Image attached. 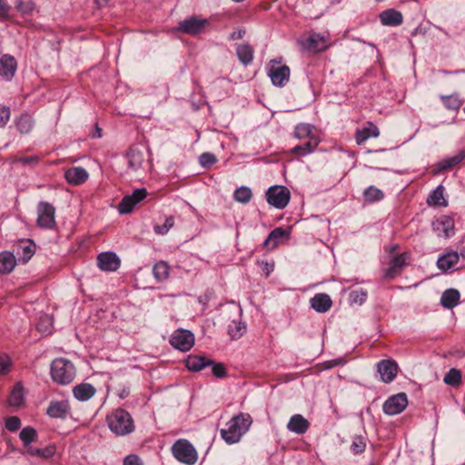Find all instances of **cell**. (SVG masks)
Instances as JSON below:
<instances>
[{"label": "cell", "instance_id": "1", "mask_svg": "<svg viewBox=\"0 0 465 465\" xmlns=\"http://www.w3.org/2000/svg\"><path fill=\"white\" fill-rule=\"evenodd\" d=\"M251 424L252 418L246 413H241L234 417L221 431L223 439L229 445L236 444L249 430Z\"/></svg>", "mask_w": 465, "mask_h": 465}, {"label": "cell", "instance_id": "2", "mask_svg": "<svg viewBox=\"0 0 465 465\" xmlns=\"http://www.w3.org/2000/svg\"><path fill=\"white\" fill-rule=\"evenodd\" d=\"M106 423L109 429L118 435L131 433L135 429V424L131 415L123 409L112 411L106 416Z\"/></svg>", "mask_w": 465, "mask_h": 465}, {"label": "cell", "instance_id": "3", "mask_svg": "<svg viewBox=\"0 0 465 465\" xmlns=\"http://www.w3.org/2000/svg\"><path fill=\"white\" fill-rule=\"evenodd\" d=\"M51 376L55 382L59 384H69L76 377V367L68 359L57 358L51 363Z\"/></svg>", "mask_w": 465, "mask_h": 465}, {"label": "cell", "instance_id": "4", "mask_svg": "<svg viewBox=\"0 0 465 465\" xmlns=\"http://www.w3.org/2000/svg\"><path fill=\"white\" fill-rule=\"evenodd\" d=\"M172 451L174 458L183 464L194 465L197 461L198 454L194 446L187 440L177 441L172 447Z\"/></svg>", "mask_w": 465, "mask_h": 465}, {"label": "cell", "instance_id": "5", "mask_svg": "<svg viewBox=\"0 0 465 465\" xmlns=\"http://www.w3.org/2000/svg\"><path fill=\"white\" fill-rule=\"evenodd\" d=\"M267 74L276 86L283 87L289 80L290 70L280 59H275L268 64Z\"/></svg>", "mask_w": 465, "mask_h": 465}, {"label": "cell", "instance_id": "6", "mask_svg": "<svg viewBox=\"0 0 465 465\" xmlns=\"http://www.w3.org/2000/svg\"><path fill=\"white\" fill-rule=\"evenodd\" d=\"M291 197L290 191L282 186H276L269 188L266 193L268 203L276 208H285Z\"/></svg>", "mask_w": 465, "mask_h": 465}, {"label": "cell", "instance_id": "7", "mask_svg": "<svg viewBox=\"0 0 465 465\" xmlns=\"http://www.w3.org/2000/svg\"><path fill=\"white\" fill-rule=\"evenodd\" d=\"M35 252V243L30 239L19 240L13 246V254L21 264H27L34 256Z\"/></svg>", "mask_w": 465, "mask_h": 465}, {"label": "cell", "instance_id": "8", "mask_svg": "<svg viewBox=\"0 0 465 465\" xmlns=\"http://www.w3.org/2000/svg\"><path fill=\"white\" fill-rule=\"evenodd\" d=\"M170 344L177 350L188 352L194 346V334L188 330L178 329L172 333L170 337Z\"/></svg>", "mask_w": 465, "mask_h": 465}, {"label": "cell", "instance_id": "9", "mask_svg": "<svg viewBox=\"0 0 465 465\" xmlns=\"http://www.w3.org/2000/svg\"><path fill=\"white\" fill-rule=\"evenodd\" d=\"M37 224L39 226L49 229L55 226V208L49 203L42 202L39 204Z\"/></svg>", "mask_w": 465, "mask_h": 465}, {"label": "cell", "instance_id": "10", "mask_svg": "<svg viewBox=\"0 0 465 465\" xmlns=\"http://www.w3.org/2000/svg\"><path fill=\"white\" fill-rule=\"evenodd\" d=\"M432 228L438 236L444 237L445 239L453 236L455 231L452 219L446 215H442L435 218L432 223Z\"/></svg>", "mask_w": 465, "mask_h": 465}, {"label": "cell", "instance_id": "11", "mask_svg": "<svg viewBox=\"0 0 465 465\" xmlns=\"http://www.w3.org/2000/svg\"><path fill=\"white\" fill-rule=\"evenodd\" d=\"M408 405L407 396L404 394H398L390 397L383 404V411L390 415L398 414L406 409Z\"/></svg>", "mask_w": 465, "mask_h": 465}, {"label": "cell", "instance_id": "12", "mask_svg": "<svg viewBox=\"0 0 465 465\" xmlns=\"http://www.w3.org/2000/svg\"><path fill=\"white\" fill-rule=\"evenodd\" d=\"M398 368L396 362L390 360L380 362L376 366V375L382 382H392L397 375Z\"/></svg>", "mask_w": 465, "mask_h": 465}, {"label": "cell", "instance_id": "13", "mask_svg": "<svg viewBox=\"0 0 465 465\" xmlns=\"http://www.w3.org/2000/svg\"><path fill=\"white\" fill-rule=\"evenodd\" d=\"M97 266L103 271H117L121 266V260L114 253H102L97 257Z\"/></svg>", "mask_w": 465, "mask_h": 465}, {"label": "cell", "instance_id": "14", "mask_svg": "<svg viewBox=\"0 0 465 465\" xmlns=\"http://www.w3.org/2000/svg\"><path fill=\"white\" fill-rule=\"evenodd\" d=\"M17 70V61L14 56L6 54L1 58V75L6 80H11Z\"/></svg>", "mask_w": 465, "mask_h": 465}, {"label": "cell", "instance_id": "15", "mask_svg": "<svg viewBox=\"0 0 465 465\" xmlns=\"http://www.w3.org/2000/svg\"><path fill=\"white\" fill-rule=\"evenodd\" d=\"M65 177L70 185L80 186L87 180L88 174L81 167H73V168H70L69 171H67Z\"/></svg>", "mask_w": 465, "mask_h": 465}, {"label": "cell", "instance_id": "16", "mask_svg": "<svg viewBox=\"0 0 465 465\" xmlns=\"http://www.w3.org/2000/svg\"><path fill=\"white\" fill-rule=\"evenodd\" d=\"M312 308L319 312H326L331 308L332 300L326 293H318L311 299Z\"/></svg>", "mask_w": 465, "mask_h": 465}, {"label": "cell", "instance_id": "17", "mask_svg": "<svg viewBox=\"0 0 465 465\" xmlns=\"http://www.w3.org/2000/svg\"><path fill=\"white\" fill-rule=\"evenodd\" d=\"M381 22L384 26H391V27H396L402 24L403 22V16L396 11L395 9H388L383 11L381 16H380Z\"/></svg>", "mask_w": 465, "mask_h": 465}, {"label": "cell", "instance_id": "18", "mask_svg": "<svg viewBox=\"0 0 465 465\" xmlns=\"http://www.w3.org/2000/svg\"><path fill=\"white\" fill-rule=\"evenodd\" d=\"M17 258L15 257L14 254L4 251L0 255V271L2 274H9L13 271L16 264H17Z\"/></svg>", "mask_w": 465, "mask_h": 465}, {"label": "cell", "instance_id": "19", "mask_svg": "<svg viewBox=\"0 0 465 465\" xmlns=\"http://www.w3.org/2000/svg\"><path fill=\"white\" fill-rule=\"evenodd\" d=\"M69 412V404L65 401L52 402L48 409V413L54 418H64Z\"/></svg>", "mask_w": 465, "mask_h": 465}, {"label": "cell", "instance_id": "20", "mask_svg": "<svg viewBox=\"0 0 465 465\" xmlns=\"http://www.w3.org/2000/svg\"><path fill=\"white\" fill-rule=\"evenodd\" d=\"M74 396L77 398L78 401H87L96 394V389L94 388L90 384L87 383H82L76 386L73 390Z\"/></svg>", "mask_w": 465, "mask_h": 465}, {"label": "cell", "instance_id": "21", "mask_svg": "<svg viewBox=\"0 0 465 465\" xmlns=\"http://www.w3.org/2000/svg\"><path fill=\"white\" fill-rule=\"evenodd\" d=\"M459 262V256L455 252L448 253L441 257L438 261V267L442 271H448L454 267Z\"/></svg>", "mask_w": 465, "mask_h": 465}, {"label": "cell", "instance_id": "22", "mask_svg": "<svg viewBox=\"0 0 465 465\" xmlns=\"http://www.w3.org/2000/svg\"><path fill=\"white\" fill-rule=\"evenodd\" d=\"M308 427H309L308 421L306 420L305 417H303L300 414H296V415H293L292 417L291 420L288 424V429L292 431L296 432V433L306 432L308 429Z\"/></svg>", "mask_w": 465, "mask_h": 465}, {"label": "cell", "instance_id": "23", "mask_svg": "<svg viewBox=\"0 0 465 465\" xmlns=\"http://www.w3.org/2000/svg\"><path fill=\"white\" fill-rule=\"evenodd\" d=\"M428 204L433 207H445L447 206V198L445 189L443 187H439L437 189L433 190L428 197Z\"/></svg>", "mask_w": 465, "mask_h": 465}, {"label": "cell", "instance_id": "24", "mask_svg": "<svg viewBox=\"0 0 465 465\" xmlns=\"http://www.w3.org/2000/svg\"><path fill=\"white\" fill-rule=\"evenodd\" d=\"M212 361L209 360L207 358L204 356H198V355H192L188 357L187 360V367L191 371H200L202 369L206 368L207 365L211 364Z\"/></svg>", "mask_w": 465, "mask_h": 465}, {"label": "cell", "instance_id": "25", "mask_svg": "<svg viewBox=\"0 0 465 465\" xmlns=\"http://www.w3.org/2000/svg\"><path fill=\"white\" fill-rule=\"evenodd\" d=\"M378 135H379L378 128L373 124H367L363 128H362L361 130L357 132L356 141L358 144H362L367 139L378 137Z\"/></svg>", "mask_w": 465, "mask_h": 465}, {"label": "cell", "instance_id": "26", "mask_svg": "<svg viewBox=\"0 0 465 465\" xmlns=\"http://www.w3.org/2000/svg\"><path fill=\"white\" fill-rule=\"evenodd\" d=\"M205 26V21L199 19H191L186 21L182 24L180 30L188 34H197L202 30Z\"/></svg>", "mask_w": 465, "mask_h": 465}, {"label": "cell", "instance_id": "27", "mask_svg": "<svg viewBox=\"0 0 465 465\" xmlns=\"http://www.w3.org/2000/svg\"><path fill=\"white\" fill-rule=\"evenodd\" d=\"M460 300V293L455 289H449L445 291L442 296V305L446 308L454 307L458 304Z\"/></svg>", "mask_w": 465, "mask_h": 465}, {"label": "cell", "instance_id": "28", "mask_svg": "<svg viewBox=\"0 0 465 465\" xmlns=\"http://www.w3.org/2000/svg\"><path fill=\"white\" fill-rule=\"evenodd\" d=\"M24 395H25L24 394V387H23L22 384L18 383L12 390V392L9 396V398H8V402L11 405L19 406L24 402Z\"/></svg>", "mask_w": 465, "mask_h": 465}, {"label": "cell", "instance_id": "29", "mask_svg": "<svg viewBox=\"0 0 465 465\" xmlns=\"http://www.w3.org/2000/svg\"><path fill=\"white\" fill-rule=\"evenodd\" d=\"M170 267L165 262H158L154 266L153 274L155 279L159 281H164L169 276Z\"/></svg>", "mask_w": 465, "mask_h": 465}, {"label": "cell", "instance_id": "30", "mask_svg": "<svg viewBox=\"0 0 465 465\" xmlns=\"http://www.w3.org/2000/svg\"><path fill=\"white\" fill-rule=\"evenodd\" d=\"M237 56L242 63L247 65L253 60L254 52L248 45H241L237 49Z\"/></svg>", "mask_w": 465, "mask_h": 465}, {"label": "cell", "instance_id": "31", "mask_svg": "<svg viewBox=\"0 0 465 465\" xmlns=\"http://www.w3.org/2000/svg\"><path fill=\"white\" fill-rule=\"evenodd\" d=\"M366 298H367L366 291L363 289H360V290H355L351 293L349 296V302L351 305L361 306L366 301Z\"/></svg>", "mask_w": 465, "mask_h": 465}, {"label": "cell", "instance_id": "32", "mask_svg": "<svg viewBox=\"0 0 465 465\" xmlns=\"http://www.w3.org/2000/svg\"><path fill=\"white\" fill-rule=\"evenodd\" d=\"M138 204V202L134 199L132 195L125 196V198L122 200L119 205V212L122 214H127L132 211L135 206Z\"/></svg>", "mask_w": 465, "mask_h": 465}, {"label": "cell", "instance_id": "33", "mask_svg": "<svg viewBox=\"0 0 465 465\" xmlns=\"http://www.w3.org/2000/svg\"><path fill=\"white\" fill-rule=\"evenodd\" d=\"M314 132V127L308 124H300L295 127L294 135L297 138H305Z\"/></svg>", "mask_w": 465, "mask_h": 465}, {"label": "cell", "instance_id": "34", "mask_svg": "<svg viewBox=\"0 0 465 465\" xmlns=\"http://www.w3.org/2000/svg\"><path fill=\"white\" fill-rule=\"evenodd\" d=\"M445 381L447 384H450L451 386L459 385L462 382L461 372L456 369H452L445 376Z\"/></svg>", "mask_w": 465, "mask_h": 465}, {"label": "cell", "instance_id": "35", "mask_svg": "<svg viewBox=\"0 0 465 465\" xmlns=\"http://www.w3.org/2000/svg\"><path fill=\"white\" fill-rule=\"evenodd\" d=\"M289 235V230L277 229L272 234L266 244H272V246H275V244H277L281 240H283L286 236Z\"/></svg>", "mask_w": 465, "mask_h": 465}, {"label": "cell", "instance_id": "36", "mask_svg": "<svg viewBox=\"0 0 465 465\" xmlns=\"http://www.w3.org/2000/svg\"><path fill=\"white\" fill-rule=\"evenodd\" d=\"M382 197H383V194L382 192L375 187L367 188L364 192V198L366 201H379L382 199Z\"/></svg>", "mask_w": 465, "mask_h": 465}, {"label": "cell", "instance_id": "37", "mask_svg": "<svg viewBox=\"0 0 465 465\" xmlns=\"http://www.w3.org/2000/svg\"><path fill=\"white\" fill-rule=\"evenodd\" d=\"M252 192L248 188H241L235 192V199L239 203H247L250 201Z\"/></svg>", "mask_w": 465, "mask_h": 465}, {"label": "cell", "instance_id": "38", "mask_svg": "<svg viewBox=\"0 0 465 465\" xmlns=\"http://www.w3.org/2000/svg\"><path fill=\"white\" fill-rule=\"evenodd\" d=\"M35 436H36V431L32 427H26L21 431V441L26 445L31 444L35 440Z\"/></svg>", "mask_w": 465, "mask_h": 465}, {"label": "cell", "instance_id": "39", "mask_svg": "<svg viewBox=\"0 0 465 465\" xmlns=\"http://www.w3.org/2000/svg\"><path fill=\"white\" fill-rule=\"evenodd\" d=\"M244 332H245V325L241 322H236L232 324L229 328L230 334L235 339L242 336Z\"/></svg>", "mask_w": 465, "mask_h": 465}, {"label": "cell", "instance_id": "40", "mask_svg": "<svg viewBox=\"0 0 465 465\" xmlns=\"http://www.w3.org/2000/svg\"><path fill=\"white\" fill-rule=\"evenodd\" d=\"M199 162L201 166L205 168L213 167L216 163V158L213 154L205 153L199 157Z\"/></svg>", "mask_w": 465, "mask_h": 465}, {"label": "cell", "instance_id": "41", "mask_svg": "<svg viewBox=\"0 0 465 465\" xmlns=\"http://www.w3.org/2000/svg\"><path fill=\"white\" fill-rule=\"evenodd\" d=\"M6 428L7 430L15 431H17L21 426L20 419L18 417H9L6 420Z\"/></svg>", "mask_w": 465, "mask_h": 465}, {"label": "cell", "instance_id": "42", "mask_svg": "<svg viewBox=\"0 0 465 465\" xmlns=\"http://www.w3.org/2000/svg\"><path fill=\"white\" fill-rule=\"evenodd\" d=\"M18 126H19V129L21 131L23 132H28L31 127L33 126V119L30 118V117H28V116H24L21 118L20 120H19V124H18Z\"/></svg>", "mask_w": 465, "mask_h": 465}, {"label": "cell", "instance_id": "43", "mask_svg": "<svg viewBox=\"0 0 465 465\" xmlns=\"http://www.w3.org/2000/svg\"><path fill=\"white\" fill-rule=\"evenodd\" d=\"M364 448H365V443H364L362 438L358 437L354 440V445H353V448H352V450L354 453L360 454L362 451H364Z\"/></svg>", "mask_w": 465, "mask_h": 465}, {"label": "cell", "instance_id": "44", "mask_svg": "<svg viewBox=\"0 0 465 465\" xmlns=\"http://www.w3.org/2000/svg\"><path fill=\"white\" fill-rule=\"evenodd\" d=\"M443 101L445 102V104H446V106L450 107V108H456L458 107L459 104H460V99L457 96H451V97H445L443 99Z\"/></svg>", "mask_w": 465, "mask_h": 465}, {"label": "cell", "instance_id": "45", "mask_svg": "<svg viewBox=\"0 0 465 465\" xmlns=\"http://www.w3.org/2000/svg\"><path fill=\"white\" fill-rule=\"evenodd\" d=\"M10 118V109L3 105L1 108V126H5V125L8 122V119Z\"/></svg>", "mask_w": 465, "mask_h": 465}, {"label": "cell", "instance_id": "46", "mask_svg": "<svg viewBox=\"0 0 465 465\" xmlns=\"http://www.w3.org/2000/svg\"><path fill=\"white\" fill-rule=\"evenodd\" d=\"M173 224H174L173 219L170 218L168 221L166 222V224H165L164 225H160L159 227H155V231H156L157 233H160V234H166L167 231L169 230V228L173 225Z\"/></svg>", "mask_w": 465, "mask_h": 465}, {"label": "cell", "instance_id": "47", "mask_svg": "<svg viewBox=\"0 0 465 465\" xmlns=\"http://www.w3.org/2000/svg\"><path fill=\"white\" fill-rule=\"evenodd\" d=\"M146 195H147V192H146V189H139V190L135 191V193L132 194L134 199L138 203L142 201Z\"/></svg>", "mask_w": 465, "mask_h": 465}, {"label": "cell", "instance_id": "48", "mask_svg": "<svg viewBox=\"0 0 465 465\" xmlns=\"http://www.w3.org/2000/svg\"><path fill=\"white\" fill-rule=\"evenodd\" d=\"M38 453H39V455L42 456V457L50 458V457H52V456L54 455V453H55V446L48 447V448L45 449V450H41Z\"/></svg>", "mask_w": 465, "mask_h": 465}, {"label": "cell", "instance_id": "49", "mask_svg": "<svg viewBox=\"0 0 465 465\" xmlns=\"http://www.w3.org/2000/svg\"><path fill=\"white\" fill-rule=\"evenodd\" d=\"M213 373L217 377H223L226 374V370L223 364H216L213 369Z\"/></svg>", "mask_w": 465, "mask_h": 465}, {"label": "cell", "instance_id": "50", "mask_svg": "<svg viewBox=\"0 0 465 465\" xmlns=\"http://www.w3.org/2000/svg\"><path fill=\"white\" fill-rule=\"evenodd\" d=\"M124 464H125V465H138V464L142 465L143 462H142L138 456L131 455V456H128L127 458H125V461H124Z\"/></svg>", "mask_w": 465, "mask_h": 465}, {"label": "cell", "instance_id": "51", "mask_svg": "<svg viewBox=\"0 0 465 465\" xmlns=\"http://www.w3.org/2000/svg\"><path fill=\"white\" fill-rule=\"evenodd\" d=\"M96 1H97V2H101V3H103V2H106V1H108V0H96Z\"/></svg>", "mask_w": 465, "mask_h": 465}, {"label": "cell", "instance_id": "52", "mask_svg": "<svg viewBox=\"0 0 465 465\" xmlns=\"http://www.w3.org/2000/svg\"><path fill=\"white\" fill-rule=\"evenodd\" d=\"M235 2H243V0H233Z\"/></svg>", "mask_w": 465, "mask_h": 465}, {"label": "cell", "instance_id": "53", "mask_svg": "<svg viewBox=\"0 0 465 465\" xmlns=\"http://www.w3.org/2000/svg\"><path fill=\"white\" fill-rule=\"evenodd\" d=\"M377 1H383V0H377Z\"/></svg>", "mask_w": 465, "mask_h": 465}, {"label": "cell", "instance_id": "54", "mask_svg": "<svg viewBox=\"0 0 465 465\" xmlns=\"http://www.w3.org/2000/svg\"></svg>", "mask_w": 465, "mask_h": 465}]
</instances>
